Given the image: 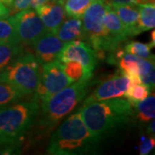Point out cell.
Segmentation results:
<instances>
[{"label": "cell", "instance_id": "1", "mask_svg": "<svg viewBox=\"0 0 155 155\" xmlns=\"http://www.w3.org/2000/svg\"><path fill=\"white\" fill-rule=\"evenodd\" d=\"M78 112L92 136L101 145L104 140L116 137L134 116L130 102L119 97L84 104Z\"/></svg>", "mask_w": 155, "mask_h": 155}, {"label": "cell", "instance_id": "2", "mask_svg": "<svg viewBox=\"0 0 155 155\" xmlns=\"http://www.w3.org/2000/svg\"><path fill=\"white\" fill-rule=\"evenodd\" d=\"M101 146L77 112L68 116L52 134L47 153L52 155L90 154L97 153Z\"/></svg>", "mask_w": 155, "mask_h": 155}, {"label": "cell", "instance_id": "3", "mask_svg": "<svg viewBox=\"0 0 155 155\" xmlns=\"http://www.w3.org/2000/svg\"><path fill=\"white\" fill-rule=\"evenodd\" d=\"M40 105L35 100L0 108V144L17 147L35 123Z\"/></svg>", "mask_w": 155, "mask_h": 155}, {"label": "cell", "instance_id": "4", "mask_svg": "<svg viewBox=\"0 0 155 155\" xmlns=\"http://www.w3.org/2000/svg\"><path fill=\"white\" fill-rule=\"evenodd\" d=\"M89 79L80 78L62 89L41 104L40 130L49 133L85 97L88 92Z\"/></svg>", "mask_w": 155, "mask_h": 155}, {"label": "cell", "instance_id": "5", "mask_svg": "<svg viewBox=\"0 0 155 155\" xmlns=\"http://www.w3.org/2000/svg\"><path fill=\"white\" fill-rule=\"evenodd\" d=\"M107 5L106 0H94L82 17L81 39L86 41L97 53L113 51L118 48L111 41L104 25Z\"/></svg>", "mask_w": 155, "mask_h": 155}, {"label": "cell", "instance_id": "6", "mask_svg": "<svg viewBox=\"0 0 155 155\" xmlns=\"http://www.w3.org/2000/svg\"><path fill=\"white\" fill-rule=\"evenodd\" d=\"M40 72V64L35 55L22 53L0 74V81L11 84L29 96L35 91Z\"/></svg>", "mask_w": 155, "mask_h": 155}, {"label": "cell", "instance_id": "7", "mask_svg": "<svg viewBox=\"0 0 155 155\" xmlns=\"http://www.w3.org/2000/svg\"><path fill=\"white\" fill-rule=\"evenodd\" d=\"M73 83L63 70L62 62L55 60L42 65L37 86L34 92V100L42 104L53 95Z\"/></svg>", "mask_w": 155, "mask_h": 155}, {"label": "cell", "instance_id": "8", "mask_svg": "<svg viewBox=\"0 0 155 155\" xmlns=\"http://www.w3.org/2000/svg\"><path fill=\"white\" fill-rule=\"evenodd\" d=\"M57 60L62 63L71 61L81 63L84 67V75L81 78L90 79L97 65V56L88 42L75 40L64 44Z\"/></svg>", "mask_w": 155, "mask_h": 155}, {"label": "cell", "instance_id": "9", "mask_svg": "<svg viewBox=\"0 0 155 155\" xmlns=\"http://www.w3.org/2000/svg\"><path fill=\"white\" fill-rule=\"evenodd\" d=\"M21 43L32 45L34 41L42 35L47 29L37 13L33 9H25L11 16Z\"/></svg>", "mask_w": 155, "mask_h": 155}, {"label": "cell", "instance_id": "10", "mask_svg": "<svg viewBox=\"0 0 155 155\" xmlns=\"http://www.w3.org/2000/svg\"><path fill=\"white\" fill-rule=\"evenodd\" d=\"M129 78L127 76H113L101 83L87 97L83 104H90L103 100L117 98L123 97L129 86Z\"/></svg>", "mask_w": 155, "mask_h": 155}, {"label": "cell", "instance_id": "11", "mask_svg": "<svg viewBox=\"0 0 155 155\" xmlns=\"http://www.w3.org/2000/svg\"><path fill=\"white\" fill-rule=\"evenodd\" d=\"M64 44L65 42L58 38L55 34L47 31L32 43L35 57L40 65L55 61Z\"/></svg>", "mask_w": 155, "mask_h": 155}, {"label": "cell", "instance_id": "12", "mask_svg": "<svg viewBox=\"0 0 155 155\" xmlns=\"http://www.w3.org/2000/svg\"><path fill=\"white\" fill-rule=\"evenodd\" d=\"M35 10L47 31L54 34L67 18L63 0H49Z\"/></svg>", "mask_w": 155, "mask_h": 155}, {"label": "cell", "instance_id": "13", "mask_svg": "<svg viewBox=\"0 0 155 155\" xmlns=\"http://www.w3.org/2000/svg\"><path fill=\"white\" fill-rule=\"evenodd\" d=\"M111 7L116 11L118 17L125 27L129 37L139 35L138 5L130 4H111Z\"/></svg>", "mask_w": 155, "mask_h": 155}, {"label": "cell", "instance_id": "14", "mask_svg": "<svg viewBox=\"0 0 155 155\" xmlns=\"http://www.w3.org/2000/svg\"><path fill=\"white\" fill-rule=\"evenodd\" d=\"M104 25L111 41L117 47L121 42L124 41L129 37L120 18L109 3L107 5L105 13L104 16Z\"/></svg>", "mask_w": 155, "mask_h": 155}, {"label": "cell", "instance_id": "15", "mask_svg": "<svg viewBox=\"0 0 155 155\" xmlns=\"http://www.w3.org/2000/svg\"><path fill=\"white\" fill-rule=\"evenodd\" d=\"M57 37L63 42L79 40L82 36V21L80 18L70 17L65 20L56 31Z\"/></svg>", "mask_w": 155, "mask_h": 155}, {"label": "cell", "instance_id": "16", "mask_svg": "<svg viewBox=\"0 0 155 155\" xmlns=\"http://www.w3.org/2000/svg\"><path fill=\"white\" fill-rule=\"evenodd\" d=\"M134 107V113L135 117L142 124L154 119L155 116V97L154 94L147 96L145 99L141 100L133 106Z\"/></svg>", "mask_w": 155, "mask_h": 155}, {"label": "cell", "instance_id": "17", "mask_svg": "<svg viewBox=\"0 0 155 155\" xmlns=\"http://www.w3.org/2000/svg\"><path fill=\"white\" fill-rule=\"evenodd\" d=\"M139 20L138 31L142 33L150 29H153L155 26V5L154 3H146L138 5Z\"/></svg>", "mask_w": 155, "mask_h": 155}, {"label": "cell", "instance_id": "18", "mask_svg": "<svg viewBox=\"0 0 155 155\" xmlns=\"http://www.w3.org/2000/svg\"><path fill=\"white\" fill-rule=\"evenodd\" d=\"M25 97L26 95L14 85L0 81V108L17 103Z\"/></svg>", "mask_w": 155, "mask_h": 155}, {"label": "cell", "instance_id": "19", "mask_svg": "<svg viewBox=\"0 0 155 155\" xmlns=\"http://www.w3.org/2000/svg\"><path fill=\"white\" fill-rule=\"evenodd\" d=\"M22 53L20 44H0V74Z\"/></svg>", "mask_w": 155, "mask_h": 155}, {"label": "cell", "instance_id": "20", "mask_svg": "<svg viewBox=\"0 0 155 155\" xmlns=\"http://www.w3.org/2000/svg\"><path fill=\"white\" fill-rule=\"evenodd\" d=\"M21 41L11 17L0 19V44H20Z\"/></svg>", "mask_w": 155, "mask_h": 155}, {"label": "cell", "instance_id": "21", "mask_svg": "<svg viewBox=\"0 0 155 155\" xmlns=\"http://www.w3.org/2000/svg\"><path fill=\"white\" fill-rule=\"evenodd\" d=\"M140 66V78L141 83L147 85L150 90L154 88V58L151 59H142L139 58Z\"/></svg>", "mask_w": 155, "mask_h": 155}, {"label": "cell", "instance_id": "22", "mask_svg": "<svg viewBox=\"0 0 155 155\" xmlns=\"http://www.w3.org/2000/svg\"><path fill=\"white\" fill-rule=\"evenodd\" d=\"M119 67L121 68L122 74L127 78L139 76L140 77V66L139 57L130 54H123L120 57Z\"/></svg>", "mask_w": 155, "mask_h": 155}, {"label": "cell", "instance_id": "23", "mask_svg": "<svg viewBox=\"0 0 155 155\" xmlns=\"http://www.w3.org/2000/svg\"><path fill=\"white\" fill-rule=\"evenodd\" d=\"M94 0H67L64 10L67 17L82 18L84 13Z\"/></svg>", "mask_w": 155, "mask_h": 155}, {"label": "cell", "instance_id": "24", "mask_svg": "<svg viewBox=\"0 0 155 155\" xmlns=\"http://www.w3.org/2000/svg\"><path fill=\"white\" fill-rule=\"evenodd\" d=\"M150 91L151 90L147 85L142 83L137 84L129 85L124 96L134 106L137 103L140 102L141 100L145 99L149 95Z\"/></svg>", "mask_w": 155, "mask_h": 155}, {"label": "cell", "instance_id": "25", "mask_svg": "<svg viewBox=\"0 0 155 155\" xmlns=\"http://www.w3.org/2000/svg\"><path fill=\"white\" fill-rule=\"evenodd\" d=\"M153 48V45L141 43L139 41H131L125 46V52L132 55L142 59H151L154 56L151 54V48Z\"/></svg>", "mask_w": 155, "mask_h": 155}, {"label": "cell", "instance_id": "26", "mask_svg": "<svg viewBox=\"0 0 155 155\" xmlns=\"http://www.w3.org/2000/svg\"><path fill=\"white\" fill-rule=\"evenodd\" d=\"M63 65V70L67 77L69 78L72 82L79 80L84 75V67L81 63L78 61H67Z\"/></svg>", "mask_w": 155, "mask_h": 155}, {"label": "cell", "instance_id": "27", "mask_svg": "<svg viewBox=\"0 0 155 155\" xmlns=\"http://www.w3.org/2000/svg\"><path fill=\"white\" fill-rule=\"evenodd\" d=\"M155 147L154 137L146 138L144 136L141 137L140 146V154L147 155L150 153Z\"/></svg>", "mask_w": 155, "mask_h": 155}, {"label": "cell", "instance_id": "28", "mask_svg": "<svg viewBox=\"0 0 155 155\" xmlns=\"http://www.w3.org/2000/svg\"><path fill=\"white\" fill-rule=\"evenodd\" d=\"M30 8V0H14L13 5L10 10V14L14 15L19 11Z\"/></svg>", "mask_w": 155, "mask_h": 155}, {"label": "cell", "instance_id": "29", "mask_svg": "<svg viewBox=\"0 0 155 155\" xmlns=\"http://www.w3.org/2000/svg\"><path fill=\"white\" fill-rule=\"evenodd\" d=\"M20 150L15 146L0 144V155H10L19 153Z\"/></svg>", "mask_w": 155, "mask_h": 155}, {"label": "cell", "instance_id": "30", "mask_svg": "<svg viewBox=\"0 0 155 155\" xmlns=\"http://www.w3.org/2000/svg\"><path fill=\"white\" fill-rule=\"evenodd\" d=\"M10 15V10L0 2V19L7 18Z\"/></svg>", "mask_w": 155, "mask_h": 155}, {"label": "cell", "instance_id": "31", "mask_svg": "<svg viewBox=\"0 0 155 155\" xmlns=\"http://www.w3.org/2000/svg\"><path fill=\"white\" fill-rule=\"evenodd\" d=\"M107 3L111 4H130V5H136L135 0H106Z\"/></svg>", "mask_w": 155, "mask_h": 155}, {"label": "cell", "instance_id": "32", "mask_svg": "<svg viewBox=\"0 0 155 155\" xmlns=\"http://www.w3.org/2000/svg\"><path fill=\"white\" fill-rule=\"evenodd\" d=\"M48 1H49V0H30V7L32 9H36L39 6L43 5Z\"/></svg>", "mask_w": 155, "mask_h": 155}, {"label": "cell", "instance_id": "33", "mask_svg": "<svg viewBox=\"0 0 155 155\" xmlns=\"http://www.w3.org/2000/svg\"><path fill=\"white\" fill-rule=\"evenodd\" d=\"M150 123L147 126V133L148 134H154L155 133V129H154V119H153L152 121H150Z\"/></svg>", "mask_w": 155, "mask_h": 155}, {"label": "cell", "instance_id": "34", "mask_svg": "<svg viewBox=\"0 0 155 155\" xmlns=\"http://www.w3.org/2000/svg\"><path fill=\"white\" fill-rule=\"evenodd\" d=\"M0 2H1L4 5L6 6L9 10H11V7L13 5L14 0H0Z\"/></svg>", "mask_w": 155, "mask_h": 155}, {"label": "cell", "instance_id": "35", "mask_svg": "<svg viewBox=\"0 0 155 155\" xmlns=\"http://www.w3.org/2000/svg\"><path fill=\"white\" fill-rule=\"evenodd\" d=\"M136 5H140V4H146V3H154L155 0H135Z\"/></svg>", "mask_w": 155, "mask_h": 155}, {"label": "cell", "instance_id": "36", "mask_svg": "<svg viewBox=\"0 0 155 155\" xmlns=\"http://www.w3.org/2000/svg\"><path fill=\"white\" fill-rule=\"evenodd\" d=\"M63 1H64V0H63Z\"/></svg>", "mask_w": 155, "mask_h": 155}]
</instances>
